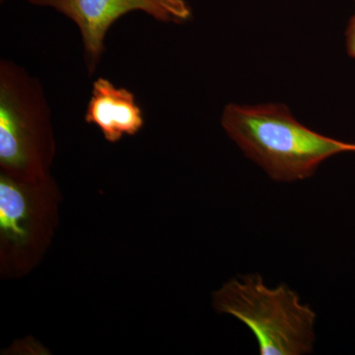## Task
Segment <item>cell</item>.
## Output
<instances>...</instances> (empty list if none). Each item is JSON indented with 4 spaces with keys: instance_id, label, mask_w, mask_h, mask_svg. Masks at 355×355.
<instances>
[{
    "instance_id": "3957f363",
    "label": "cell",
    "mask_w": 355,
    "mask_h": 355,
    "mask_svg": "<svg viewBox=\"0 0 355 355\" xmlns=\"http://www.w3.org/2000/svg\"><path fill=\"white\" fill-rule=\"evenodd\" d=\"M44 89L24 69L0 62V164L13 176H44L53 147Z\"/></svg>"
},
{
    "instance_id": "52a82bcc",
    "label": "cell",
    "mask_w": 355,
    "mask_h": 355,
    "mask_svg": "<svg viewBox=\"0 0 355 355\" xmlns=\"http://www.w3.org/2000/svg\"><path fill=\"white\" fill-rule=\"evenodd\" d=\"M345 46H347V51L349 57L355 60V13L350 18L347 30H345Z\"/></svg>"
},
{
    "instance_id": "7a4b0ae2",
    "label": "cell",
    "mask_w": 355,
    "mask_h": 355,
    "mask_svg": "<svg viewBox=\"0 0 355 355\" xmlns=\"http://www.w3.org/2000/svg\"><path fill=\"white\" fill-rule=\"evenodd\" d=\"M214 299L219 313L237 318L253 331L261 355L313 352L316 314L288 286L270 288L261 275H246L226 282Z\"/></svg>"
},
{
    "instance_id": "5b68a950",
    "label": "cell",
    "mask_w": 355,
    "mask_h": 355,
    "mask_svg": "<svg viewBox=\"0 0 355 355\" xmlns=\"http://www.w3.org/2000/svg\"><path fill=\"white\" fill-rule=\"evenodd\" d=\"M85 121L97 125L105 139L112 144L119 141L123 135H137L144 123L135 95L128 89L116 87L103 77L93 83Z\"/></svg>"
},
{
    "instance_id": "277c9868",
    "label": "cell",
    "mask_w": 355,
    "mask_h": 355,
    "mask_svg": "<svg viewBox=\"0 0 355 355\" xmlns=\"http://www.w3.org/2000/svg\"><path fill=\"white\" fill-rule=\"evenodd\" d=\"M34 6L51 7L73 21L83 37L90 74L99 64L110 28L125 14L142 11L160 22L183 23L191 10L186 0H26Z\"/></svg>"
},
{
    "instance_id": "8992f818",
    "label": "cell",
    "mask_w": 355,
    "mask_h": 355,
    "mask_svg": "<svg viewBox=\"0 0 355 355\" xmlns=\"http://www.w3.org/2000/svg\"><path fill=\"white\" fill-rule=\"evenodd\" d=\"M31 202L24 184L8 175L0 177V231L2 237L24 246L31 234Z\"/></svg>"
},
{
    "instance_id": "6da1fadb",
    "label": "cell",
    "mask_w": 355,
    "mask_h": 355,
    "mask_svg": "<svg viewBox=\"0 0 355 355\" xmlns=\"http://www.w3.org/2000/svg\"><path fill=\"white\" fill-rule=\"evenodd\" d=\"M221 123L245 155L277 182L302 181L327 159L355 153V144L305 127L284 104H229Z\"/></svg>"
}]
</instances>
